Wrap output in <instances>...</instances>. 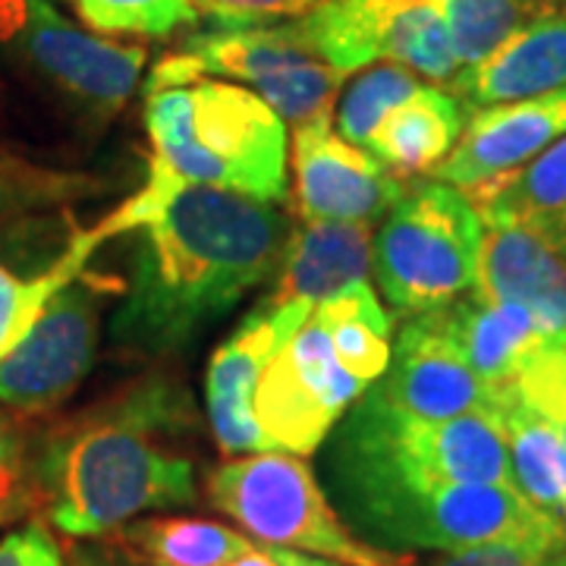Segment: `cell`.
Masks as SVG:
<instances>
[{"instance_id": "obj_2", "label": "cell", "mask_w": 566, "mask_h": 566, "mask_svg": "<svg viewBox=\"0 0 566 566\" xmlns=\"http://www.w3.org/2000/svg\"><path fill=\"white\" fill-rule=\"evenodd\" d=\"M192 424V397L167 378H142L54 424L32 460L51 523L104 538L142 513L196 504V465L177 450Z\"/></svg>"}, {"instance_id": "obj_12", "label": "cell", "mask_w": 566, "mask_h": 566, "mask_svg": "<svg viewBox=\"0 0 566 566\" xmlns=\"http://www.w3.org/2000/svg\"><path fill=\"white\" fill-rule=\"evenodd\" d=\"M102 337V293L76 277L48 303L29 334L0 356V403L20 412L61 406L92 371Z\"/></svg>"}, {"instance_id": "obj_8", "label": "cell", "mask_w": 566, "mask_h": 566, "mask_svg": "<svg viewBox=\"0 0 566 566\" xmlns=\"http://www.w3.org/2000/svg\"><path fill=\"white\" fill-rule=\"evenodd\" d=\"M196 80H223L255 92L283 123L334 117L340 82L300 39L293 20L262 25H214L189 35L177 51L151 66L145 92L174 88Z\"/></svg>"}, {"instance_id": "obj_38", "label": "cell", "mask_w": 566, "mask_h": 566, "mask_svg": "<svg viewBox=\"0 0 566 566\" xmlns=\"http://www.w3.org/2000/svg\"><path fill=\"white\" fill-rule=\"evenodd\" d=\"M560 10H564V13H566V0H564V3H560Z\"/></svg>"}, {"instance_id": "obj_21", "label": "cell", "mask_w": 566, "mask_h": 566, "mask_svg": "<svg viewBox=\"0 0 566 566\" xmlns=\"http://www.w3.org/2000/svg\"><path fill=\"white\" fill-rule=\"evenodd\" d=\"M482 221H506L538 237L566 262V136L523 170L469 196Z\"/></svg>"}, {"instance_id": "obj_26", "label": "cell", "mask_w": 566, "mask_h": 566, "mask_svg": "<svg viewBox=\"0 0 566 566\" xmlns=\"http://www.w3.org/2000/svg\"><path fill=\"white\" fill-rule=\"evenodd\" d=\"M460 70L488 57L513 32L557 10L554 0H438Z\"/></svg>"}, {"instance_id": "obj_1", "label": "cell", "mask_w": 566, "mask_h": 566, "mask_svg": "<svg viewBox=\"0 0 566 566\" xmlns=\"http://www.w3.org/2000/svg\"><path fill=\"white\" fill-rule=\"evenodd\" d=\"M98 230L104 240L139 233L111 337L161 359L277 274L293 223L271 202L148 177Z\"/></svg>"}, {"instance_id": "obj_23", "label": "cell", "mask_w": 566, "mask_h": 566, "mask_svg": "<svg viewBox=\"0 0 566 566\" xmlns=\"http://www.w3.org/2000/svg\"><path fill=\"white\" fill-rule=\"evenodd\" d=\"M322 315L334 356L353 381L368 390L390 365L394 318L368 283H353L337 296L315 305Z\"/></svg>"}, {"instance_id": "obj_28", "label": "cell", "mask_w": 566, "mask_h": 566, "mask_svg": "<svg viewBox=\"0 0 566 566\" xmlns=\"http://www.w3.org/2000/svg\"><path fill=\"white\" fill-rule=\"evenodd\" d=\"M419 85H422L419 76L397 63H375L363 70L344 92L340 104L334 107L337 136L356 148H365V142L371 139L378 123L385 120L397 104L406 102Z\"/></svg>"}, {"instance_id": "obj_31", "label": "cell", "mask_w": 566, "mask_h": 566, "mask_svg": "<svg viewBox=\"0 0 566 566\" xmlns=\"http://www.w3.org/2000/svg\"><path fill=\"white\" fill-rule=\"evenodd\" d=\"M0 566H63V554L48 528L29 523L0 538Z\"/></svg>"}, {"instance_id": "obj_11", "label": "cell", "mask_w": 566, "mask_h": 566, "mask_svg": "<svg viewBox=\"0 0 566 566\" xmlns=\"http://www.w3.org/2000/svg\"><path fill=\"white\" fill-rule=\"evenodd\" d=\"M17 48L41 80L98 117L117 114L136 95L148 63L145 48L82 29L51 0H20Z\"/></svg>"}, {"instance_id": "obj_22", "label": "cell", "mask_w": 566, "mask_h": 566, "mask_svg": "<svg viewBox=\"0 0 566 566\" xmlns=\"http://www.w3.org/2000/svg\"><path fill=\"white\" fill-rule=\"evenodd\" d=\"M111 538L133 566H230L255 547L243 532L199 516H139Z\"/></svg>"}, {"instance_id": "obj_20", "label": "cell", "mask_w": 566, "mask_h": 566, "mask_svg": "<svg viewBox=\"0 0 566 566\" xmlns=\"http://www.w3.org/2000/svg\"><path fill=\"white\" fill-rule=\"evenodd\" d=\"M465 117V107L447 88L422 82L378 123L365 151L400 180L434 174L463 136Z\"/></svg>"}, {"instance_id": "obj_19", "label": "cell", "mask_w": 566, "mask_h": 566, "mask_svg": "<svg viewBox=\"0 0 566 566\" xmlns=\"http://www.w3.org/2000/svg\"><path fill=\"white\" fill-rule=\"evenodd\" d=\"M371 243V223H293L281 268L274 274V290L268 293L264 303H305L315 308L353 283H368Z\"/></svg>"}, {"instance_id": "obj_9", "label": "cell", "mask_w": 566, "mask_h": 566, "mask_svg": "<svg viewBox=\"0 0 566 566\" xmlns=\"http://www.w3.org/2000/svg\"><path fill=\"white\" fill-rule=\"evenodd\" d=\"M293 25L305 48L344 80L375 63H397L431 82L460 73L438 0H324Z\"/></svg>"}, {"instance_id": "obj_18", "label": "cell", "mask_w": 566, "mask_h": 566, "mask_svg": "<svg viewBox=\"0 0 566 566\" xmlns=\"http://www.w3.org/2000/svg\"><path fill=\"white\" fill-rule=\"evenodd\" d=\"M482 259L475 293L485 300L520 305L538 327L566 340V262L532 237L528 230L506 221H482Z\"/></svg>"}, {"instance_id": "obj_24", "label": "cell", "mask_w": 566, "mask_h": 566, "mask_svg": "<svg viewBox=\"0 0 566 566\" xmlns=\"http://www.w3.org/2000/svg\"><path fill=\"white\" fill-rule=\"evenodd\" d=\"M504 428L506 457L513 488L542 513L560 520L564 506V465H560V428L520 403H497ZM564 523V520H560Z\"/></svg>"}, {"instance_id": "obj_14", "label": "cell", "mask_w": 566, "mask_h": 566, "mask_svg": "<svg viewBox=\"0 0 566 566\" xmlns=\"http://www.w3.org/2000/svg\"><path fill=\"white\" fill-rule=\"evenodd\" d=\"M290 161L300 221H385L406 192L400 177L337 136L334 117L296 126Z\"/></svg>"}, {"instance_id": "obj_30", "label": "cell", "mask_w": 566, "mask_h": 566, "mask_svg": "<svg viewBox=\"0 0 566 566\" xmlns=\"http://www.w3.org/2000/svg\"><path fill=\"white\" fill-rule=\"evenodd\" d=\"M199 13L214 25H262L296 20L324 0H196Z\"/></svg>"}, {"instance_id": "obj_29", "label": "cell", "mask_w": 566, "mask_h": 566, "mask_svg": "<svg viewBox=\"0 0 566 566\" xmlns=\"http://www.w3.org/2000/svg\"><path fill=\"white\" fill-rule=\"evenodd\" d=\"M41 504L35 465L22 434L0 412V532L25 520Z\"/></svg>"}, {"instance_id": "obj_25", "label": "cell", "mask_w": 566, "mask_h": 566, "mask_svg": "<svg viewBox=\"0 0 566 566\" xmlns=\"http://www.w3.org/2000/svg\"><path fill=\"white\" fill-rule=\"evenodd\" d=\"M104 243V233L85 230L73 243L66 245L57 262L35 277H20L0 264V356H7L13 346L29 334V327L39 322V315L48 303L61 293L70 281L85 274V262L95 255V249Z\"/></svg>"}, {"instance_id": "obj_10", "label": "cell", "mask_w": 566, "mask_h": 566, "mask_svg": "<svg viewBox=\"0 0 566 566\" xmlns=\"http://www.w3.org/2000/svg\"><path fill=\"white\" fill-rule=\"evenodd\" d=\"M365 394L346 375L327 337L322 315H312L264 365L252 412L268 450L308 457L322 450L346 409Z\"/></svg>"}, {"instance_id": "obj_5", "label": "cell", "mask_w": 566, "mask_h": 566, "mask_svg": "<svg viewBox=\"0 0 566 566\" xmlns=\"http://www.w3.org/2000/svg\"><path fill=\"white\" fill-rule=\"evenodd\" d=\"M327 472L409 485H513L497 416L412 419L359 397L327 438Z\"/></svg>"}, {"instance_id": "obj_37", "label": "cell", "mask_w": 566, "mask_h": 566, "mask_svg": "<svg viewBox=\"0 0 566 566\" xmlns=\"http://www.w3.org/2000/svg\"><path fill=\"white\" fill-rule=\"evenodd\" d=\"M560 3H564V0H554V7H557V10H560Z\"/></svg>"}, {"instance_id": "obj_32", "label": "cell", "mask_w": 566, "mask_h": 566, "mask_svg": "<svg viewBox=\"0 0 566 566\" xmlns=\"http://www.w3.org/2000/svg\"><path fill=\"white\" fill-rule=\"evenodd\" d=\"M560 547V545H557ZM554 547L542 545H485L444 554L434 564H409V566H542Z\"/></svg>"}, {"instance_id": "obj_16", "label": "cell", "mask_w": 566, "mask_h": 566, "mask_svg": "<svg viewBox=\"0 0 566 566\" xmlns=\"http://www.w3.org/2000/svg\"><path fill=\"white\" fill-rule=\"evenodd\" d=\"M564 136L566 88L526 102L472 111L465 117L460 142L434 170V180L472 196L513 177Z\"/></svg>"}, {"instance_id": "obj_36", "label": "cell", "mask_w": 566, "mask_h": 566, "mask_svg": "<svg viewBox=\"0 0 566 566\" xmlns=\"http://www.w3.org/2000/svg\"><path fill=\"white\" fill-rule=\"evenodd\" d=\"M98 566H133V564H98Z\"/></svg>"}, {"instance_id": "obj_34", "label": "cell", "mask_w": 566, "mask_h": 566, "mask_svg": "<svg viewBox=\"0 0 566 566\" xmlns=\"http://www.w3.org/2000/svg\"><path fill=\"white\" fill-rule=\"evenodd\" d=\"M560 465H564V506H560V520L566 526V424H560Z\"/></svg>"}, {"instance_id": "obj_15", "label": "cell", "mask_w": 566, "mask_h": 566, "mask_svg": "<svg viewBox=\"0 0 566 566\" xmlns=\"http://www.w3.org/2000/svg\"><path fill=\"white\" fill-rule=\"evenodd\" d=\"M308 315L312 305L305 303H262L208 359L205 409L214 441L227 457L271 453L252 412L255 387L262 381L264 365L300 331Z\"/></svg>"}, {"instance_id": "obj_7", "label": "cell", "mask_w": 566, "mask_h": 566, "mask_svg": "<svg viewBox=\"0 0 566 566\" xmlns=\"http://www.w3.org/2000/svg\"><path fill=\"white\" fill-rule=\"evenodd\" d=\"M208 501L262 545L324 557L337 566L416 564V554L363 542L334 510L303 457L293 453L230 457L211 469Z\"/></svg>"}, {"instance_id": "obj_13", "label": "cell", "mask_w": 566, "mask_h": 566, "mask_svg": "<svg viewBox=\"0 0 566 566\" xmlns=\"http://www.w3.org/2000/svg\"><path fill=\"white\" fill-rule=\"evenodd\" d=\"M363 397L428 422L457 416H497V397L469 365L447 324L444 308L416 315L403 324L381 381H375Z\"/></svg>"}, {"instance_id": "obj_35", "label": "cell", "mask_w": 566, "mask_h": 566, "mask_svg": "<svg viewBox=\"0 0 566 566\" xmlns=\"http://www.w3.org/2000/svg\"><path fill=\"white\" fill-rule=\"evenodd\" d=\"M542 566H566V542L560 547H554L545 560H542Z\"/></svg>"}, {"instance_id": "obj_3", "label": "cell", "mask_w": 566, "mask_h": 566, "mask_svg": "<svg viewBox=\"0 0 566 566\" xmlns=\"http://www.w3.org/2000/svg\"><path fill=\"white\" fill-rule=\"evenodd\" d=\"M145 129L155 180L271 205L286 199V123L243 85L196 80L145 92Z\"/></svg>"}, {"instance_id": "obj_27", "label": "cell", "mask_w": 566, "mask_h": 566, "mask_svg": "<svg viewBox=\"0 0 566 566\" xmlns=\"http://www.w3.org/2000/svg\"><path fill=\"white\" fill-rule=\"evenodd\" d=\"M73 7L104 39H170L202 20L196 0H73Z\"/></svg>"}, {"instance_id": "obj_33", "label": "cell", "mask_w": 566, "mask_h": 566, "mask_svg": "<svg viewBox=\"0 0 566 566\" xmlns=\"http://www.w3.org/2000/svg\"><path fill=\"white\" fill-rule=\"evenodd\" d=\"M230 566H337L324 557H312V554H300V551H286V547H271L255 542V547L243 554L237 564Z\"/></svg>"}, {"instance_id": "obj_4", "label": "cell", "mask_w": 566, "mask_h": 566, "mask_svg": "<svg viewBox=\"0 0 566 566\" xmlns=\"http://www.w3.org/2000/svg\"><path fill=\"white\" fill-rule=\"evenodd\" d=\"M327 482L346 526L368 545L397 554L566 542L564 523L513 485H409L359 472H327Z\"/></svg>"}, {"instance_id": "obj_17", "label": "cell", "mask_w": 566, "mask_h": 566, "mask_svg": "<svg viewBox=\"0 0 566 566\" xmlns=\"http://www.w3.org/2000/svg\"><path fill=\"white\" fill-rule=\"evenodd\" d=\"M566 88V13L547 10L450 80L465 114Z\"/></svg>"}, {"instance_id": "obj_6", "label": "cell", "mask_w": 566, "mask_h": 566, "mask_svg": "<svg viewBox=\"0 0 566 566\" xmlns=\"http://www.w3.org/2000/svg\"><path fill=\"white\" fill-rule=\"evenodd\" d=\"M485 223L469 196L441 180L406 186L371 243L385 303L416 318L475 290Z\"/></svg>"}]
</instances>
